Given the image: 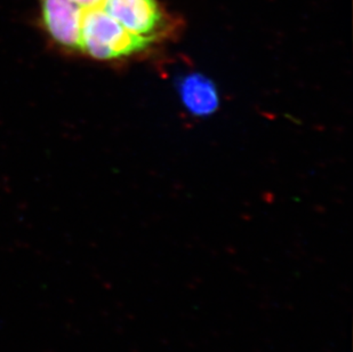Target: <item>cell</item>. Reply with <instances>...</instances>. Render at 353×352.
<instances>
[{"instance_id":"6da1fadb","label":"cell","mask_w":353,"mask_h":352,"mask_svg":"<svg viewBox=\"0 0 353 352\" xmlns=\"http://www.w3.org/2000/svg\"><path fill=\"white\" fill-rule=\"evenodd\" d=\"M152 43V40L130 32L101 7L83 10L80 50L94 59L132 57Z\"/></svg>"},{"instance_id":"7a4b0ae2","label":"cell","mask_w":353,"mask_h":352,"mask_svg":"<svg viewBox=\"0 0 353 352\" xmlns=\"http://www.w3.org/2000/svg\"><path fill=\"white\" fill-rule=\"evenodd\" d=\"M100 7L132 34L152 41L166 24L156 0H103Z\"/></svg>"},{"instance_id":"3957f363","label":"cell","mask_w":353,"mask_h":352,"mask_svg":"<svg viewBox=\"0 0 353 352\" xmlns=\"http://www.w3.org/2000/svg\"><path fill=\"white\" fill-rule=\"evenodd\" d=\"M43 27L61 46L80 48L83 8L70 0H40Z\"/></svg>"},{"instance_id":"277c9868","label":"cell","mask_w":353,"mask_h":352,"mask_svg":"<svg viewBox=\"0 0 353 352\" xmlns=\"http://www.w3.org/2000/svg\"><path fill=\"white\" fill-rule=\"evenodd\" d=\"M179 92L185 108L196 116H210L219 108L220 99L216 86L199 73L184 77L181 80Z\"/></svg>"},{"instance_id":"5b68a950","label":"cell","mask_w":353,"mask_h":352,"mask_svg":"<svg viewBox=\"0 0 353 352\" xmlns=\"http://www.w3.org/2000/svg\"><path fill=\"white\" fill-rule=\"evenodd\" d=\"M72 3H76L80 8L85 10H90L95 7H100L103 0H70Z\"/></svg>"}]
</instances>
